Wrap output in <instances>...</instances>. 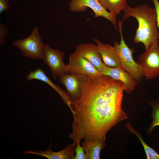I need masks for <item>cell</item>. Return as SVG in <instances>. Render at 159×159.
I'll list each match as a JSON object with an SVG mask.
<instances>
[{"instance_id":"cell-16","label":"cell","mask_w":159,"mask_h":159,"mask_svg":"<svg viewBox=\"0 0 159 159\" xmlns=\"http://www.w3.org/2000/svg\"><path fill=\"white\" fill-rule=\"evenodd\" d=\"M102 7L116 17L127 5V0H98Z\"/></svg>"},{"instance_id":"cell-1","label":"cell","mask_w":159,"mask_h":159,"mask_svg":"<svg viewBox=\"0 0 159 159\" xmlns=\"http://www.w3.org/2000/svg\"><path fill=\"white\" fill-rule=\"evenodd\" d=\"M123 84L101 74L87 76L80 98L72 102L74 120L69 137L75 145L82 139L105 142L112 127L127 119L122 108Z\"/></svg>"},{"instance_id":"cell-6","label":"cell","mask_w":159,"mask_h":159,"mask_svg":"<svg viewBox=\"0 0 159 159\" xmlns=\"http://www.w3.org/2000/svg\"><path fill=\"white\" fill-rule=\"evenodd\" d=\"M69 5V9L72 12H83L86 11L88 7L90 8L95 13L94 17L102 16L106 19L117 29L116 17L105 9L98 0H72Z\"/></svg>"},{"instance_id":"cell-5","label":"cell","mask_w":159,"mask_h":159,"mask_svg":"<svg viewBox=\"0 0 159 159\" xmlns=\"http://www.w3.org/2000/svg\"><path fill=\"white\" fill-rule=\"evenodd\" d=\"M136 62L142 67L146 80H153L159 76V42H156L138 55Z\"/></svg>"},{"instance_id":"cell-4","label":"cell","mask_w":159,"mask_h":159,"mask_svg":"<svg viewBox=\"0 0 159 159\" xmlns=\"http://www.w3.org/2000/svg\"><path fill=\"white\" fill-rule=\"evenodd\" d=\"M12 44L19 48L23 56L33 59H43L44 54L45 44L39 33L37 27H35L27 38L16 40Z\"/></svg>"},{"instance_id":"cell-7","label":"cell","mask_w":159,"mask_h":159,"mask_svg":"<svg viewBox=\"0 0 159 159\" xmlns=\"http://www.w3.org/2000/svg\"><path fill=\"white\" fill-rule=\"evenodd\" d=\"M64 55V53L59 49L52 48L47 44H45L44 54L42 59L50 69L54 80L58 76L66 73L67 64L63 60Z\"/></svg>"},{"instance_id":"cell-9","label":"cell","mask_w":159,"mask_h":159,"mask_svg":"<svg viewBox=\"0 0 159 159\" xmlns=\"http://www.w3.org/2000/svg\"><path fill=\"white\" fill-rule=\"evenodd\" d=\"M87 76L65 73L59 76L58 82L65 86L72 102L80 97L82 84Z\"/></svg>"},{"instance_id":"cell-12","label":"cell","mask_w":159,"mask_h":159,"mask_svg":"<svg viewBox=\"0 0 159 159\" xmlns=\"http://www.w3.org/2000/svg\"><path fill=\"white\" fill-rule=\"evenodd\" d=\"M26 78L29 81L34 79L39 80L48 84L59 94L63 102L68 106L71 111L72 110V102L67 92L54 83L42 69L38 68L34 71H31Z\"/></svg>"},{"instance_id":"cell-2","label":"cell","mask_w":159,"mask_h":159,"mask_svg":"<svg viewBox=\"0 0 159 159\" xmlns=\"http://www.w3.org/2000/svg\"><path fill=\"white\" fill-rule=\"evenodd\" d=\"M122 21L130 17L135 18L138 26L133 39L134 43H143L145 50L154 42L159 41V30L157 26L155 8L142 4L133 8L127 5L123 10Z\"/></svg>"},{"instance_id":"cell-17","label":"cell","mask_w":159,"mask_h":159,"mask_svg":"<svg viewBox=\"0 0 159 159\" xmlns=\"http://www.w3.org/2000/svg\"><path fill=\"white\" fill-rule=\"evenodd\" d=\"M125 127L131 132L136 135L142 143L148 159H159V154L153 148L148 145L143 140L141 135L136 131L129 123L125 125Z\"/></svg>"},{"instance_id":"cell-20","label":"cell","mask_w":159,"mask_h":159,"mask_svg":"<svg viewBox=\"0 0 159 159\" xmlns=\"http://www.w3.org/2000/svg\"><path fill=\"white\" fill-rule=\"evenodd\" d=\"M8 34V29L5 25L0 23V44L5 42V38Z\"/></svg>"},{"instance_id":"cell-8","label":"cell","mask_w":159,"mask_h":159,"mask_svg":"<svg viewBox=\"0 0 159 159\" xmlns=\"http://www.w3.org/2000/svg\"><path fill=\"white\" fill-rule=\"evenodd\" d=\"M66 73L89 76H95L102 74L90 61L75 52L69 56V63L67 64Z\"/></svg>"},{"instance_id":"cell-13","label":"cell","mask_w":159,"mask_h":159,"mask_svg":"<svg viewBox=\"0 0 159 159\" xmlns=\"http://www.w3.org/2000/svg\"><path fill=\"white\" fill-rule=\"evenodd\" d=\"M76 145L73 143L67 145L62 150L57 152L52 151L49 147L45 151L25 150L23 153L25 155L32 154L46 157L49 159H74Z\"/></svg>"},{"instance_id":"cell-3","label":"cell","mask_w":159,"mask_h":159,"mask_svg":"<svg viewBox=\"0 0 159 159\" xmlns=\"http://www.w3.org/2000/svg\"><path fill=\"white\" fill-rule=\"evenodd\" d=\"M123 21L119 20L118 23L121 41L119 43L116 42L114 48L119 59L120 66L138 82L143 77L141 67L134 59L132 54L134 49L130 48L124 39L122 33Z\"/></svg>"},{"instance_id":"cell-19","label":"cell","mask_w":159,"mask_h":159,"mask_svg":"<svg viewBox=\"0 0 159 159\" xmlns=\"http://www.w3.org/2000/svg\"><path fill=\"white\" fill-rule=\"evenodd\" d=\"M80 143L78 142L76 143L75 148V155L74 159H86L85 150L80 145Z\"/></svg>"},{"instance_id":"cell-22","label":"cell","mask_w":159,"mask_h":159,"mask_svg":"<svg viewBox=\"0 0 159 159\" xmlns=\"http://www.w3.org/2000/svg\"><path fill=\"white\" fill-rule=\"evenodd\" d=\"M155 5L157 15V26L159 30V1L158 0H152Z\"/></svg>"},{"instance_id":"cell-21","label":"cell","mask_w":159,"mask_h":159,"mask_svg":"<svg viewBox=\"0 0 159 159\" xmlns=\"http://www.w3.org/2000/svg\"><path fill=\"white\" fill-rule=\"evenodd\" d=\"M10 6L8 0H0V14L3 12L9 11Z\"/></svg>"},{"instance_id":"cell-11","label":"cell","mask_w":159,"mask_h":159,"mask_svg":"<svg viewBox=\"0 0 159 159\" xmlns=\"http://www.w3.org/2000/svg\"><path fill=\"white\" fill-rule=\"evenodd\" d=\"M75 52L90 61L100 73L107 66L102 60L97 45L88 43L81 44L76 46Z\"/></svg>"},{"instance_id":"cell-14","label":"cell","mask_w":159,"mask_h":159,"mask_svg":"<svg viewBox=\"0 0 159 159\" xmlns=\"http://www.w3.org/2000/svg\"><path fill=\"white\" fill-rule=\"evenodd\" d=\"M97 43L99 52L104 63L110 67H121L118 56L114 47L102 43L97 38L94 39Z\"/></svg>"},{"instance_id":"cell-18","label":"cell","mask_w":159,"mask_h":159,"mask_svg":"<svg viewBox=\"0 0 159 159\" xmlns=\"http://www.w3.org/2000/svg\"><path fill=\"white\" fill-rule=\"evenodd\" d=\"M149 103L153 110L151 115L153 121L148 129V132L150 134L155 127L159 126V101H150Z\"/></svg>"},{"instance_id":"cell-10","label":"cell","mask_w":159,"mask_h":159,"mask_svg":"<svg viewBox=\"0 0 159 159\" xmlns=\"http://www.w3.org/2000/svg\"><path fill=\"white\" fill-rule=\"evenodd\" d=\"M102 74L108 75L112 79L122 82L125 91L130 94L138 85L139 82L121 67H110L106 66L101 72Z\"/></svg>"},{"instance_id":"cell-15","label":"cell","mask_w":159,"mask_h":159,"mask_svg":"<svg viewBox=\"0 0 159 159\" xmlns=\"http://www.w3.org/2000/svg\"><path fill=\"white\" fill-rule=\"evenodd\" d=\"M106 145L105 142L100 140L84 139L82 143L86 159H99L100 151Z\"/></svg>"}]
</instances>
